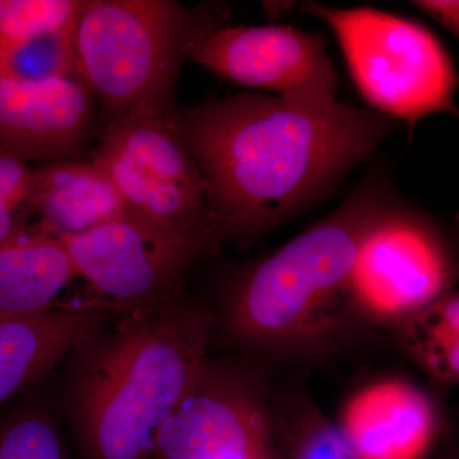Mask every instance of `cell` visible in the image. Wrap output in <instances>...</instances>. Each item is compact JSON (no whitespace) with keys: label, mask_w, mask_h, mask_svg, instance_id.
<instances>
[{"label":"cell","mask_w":459,"mask_h":459,"mask_svg":"<svg viewBox=\"0 0 459 459\" xmlns=\"http://www.w3.org/2000/svg\"><path fill=\"white\" fill-rule=\"evenodd\" d=\"M457 282L459 283V258H458V268H457Z\"/></svg>","instance_id":"obj_24"},{"label":"cell","mask_w":459,"mask_h":459,"mask_svg":"<svg viewBox=\"0 0 459 459\" xmlns=\"http://www.w3.org/2000/svg\"><path fill=\"white\" fill-rule=\"evenodd\" d=\"M60 240L77 277L92 290L91 299L117 318L181 295L190 268L217 247L202 238L162 231L129 213Z\"/></svg>","instance_id":"obj_9"},{"label":"cell","mask_w":459,"mask_h":459,"mask_svg":"<svg viewBox=\"0 0 459 459\" xmlns=\"http://www.w3.org/2000/svg\"><path fill=\"white\" fill-rule=\"evenodd\" d=\"M437 459H459V437L453 433L440 449Z\"/></svg>","instance_id":"obj_23"},{"label":"cell","mask_w":459,"mask_h":459,"mask_svg":"<svg viewBox=\"0 0 459 459\" xmlns=\"http://www.w3.org/2000/svg\"><path fill=\"white\" fill-rule=\"evenodd\" d=\"M178 119L223 241L240 244L303 210L395 128L343 102L314 114L252 92L178 108Z\"/></svg>","instance_id":"obj_1"},{"label":"cell","mask_w":459,"mask_h":459,"mask_svg":"<svg viewBox=\"0 0 459 459\" xmlns=\"http://www.w3.org/2000/svg\"><path fill=\"white\" fill-rule=\"evenodd\" d=\"M91 160L113 181L132 216L171 234L216 247L222 243L207 184L184 140L177 108L108 120Z\"/></svg>","instance_id":"obj_6"},{"label":"cell","mask_w":459,"mask_h":459,"mask_svg":"<svg viewBox=\"0 0 459 459\" xmlns=\"http://www.w3.org/2000/svg\"><path fill=\"white\" fill-rule=\"evenodd\" d=\"M377 181L223 289L214 332L267 367L320 364L361 342L344 307L359 250L394 205Z\"/></svg>","instance_id":"obj_2"},{"label":"cell","mask_w":459,"mask_h":459,"mask_svg":"<svg viewBox=\"0 0 459 459\" xmlns=\"http://www.w3.org/2000/svg\"><path fill=\"white\" fill-rule=\"evenodd\" d=\"M333 421L356 459H437L455 433L437 394L401 373L353 385Z\"/></svg>","instance_id":"obj_11"},{"label":"cell","mask_w":459,"mask_h":459,"mask_svg":"<svg viewBox=\"0 0 459 459\" xmlns=\"http://www.w3.org/2000/svg\"><path fill=\"white\" fill-rule=\"evenodd\" d=\"M214 22L171 0H82L71 30L75 75L105 122L171 110L186 47Z\"/></svg>","instance_id":"obj_4"},{"label":"cell","mask_w":459,"mask_h":459,"mask_svg":"<svg viewBox=\"0 0 459 459\" xmlns=\"http://www.w3.org/2000/svg\"><path fill=\"white\" fill-rule=\"evenodd\" d=\"M35 171V231L71 238L128 214L113 181L92 160L50 162Z\"/></svg>","instance_id":"obj_14"},{"label":"cell","mask_w":459,"mask_h":459,"mask_svg":"<svg viewBox=\"0 0 459 459\" xmlns=\"http://www.w3.org/2000/svg\"><path fill=\"white\" fill-rule=\"evenodd\" d=\"M71 30L0 44V80L44 82L75 75Z\"/></svg>","instance_id":"obj_18"},{"label":"cell","mask_w":459,"mask_h":459,"mask_svg":"<svg viewBox=\"0 0 459 459\" xmlns=\"http://www.w3.org/2000/svg\"><path fill=\"white\" fill-rule=\"evenodd\" d=\"M0 459H72L56 420L26 411L0 424Z\"/></svg>","instance_id":"obj_20"},{"label":"cell","mask_w":459,"mask_h":459,"mask_svg":"<svg viewBox=\"0 0 459 459\" xmlns=\"http://www.w3.org/2000/svg\"><path fill=\"white\" fill-rule=\"evenodd\" d=\"M459 252L418 211L394 204L359 250L344 307L361 340L391 334L457 285Z\"/></svg>","instance_id":"obj_7"},{"label":"cell","mask_w":459,"mask_h":459,"mask_svg":"<svg viewBox=\"0 0 459 459\" xmlns=\"http://www.w3.org/2000/svg\"><path fill=\"white\" fill-rule=\"evenodd\" d=\"M113 316L89 299L31 316L0 318V404L50 373Z\"/></svg>","instance_id":"obj_13"},{"label":"cell","mask_w":459,"mask_h":459,"mask_svg":"<svg viewBox=\"0 0 459 459\" xmlns=\"http://www.w3.org/2000/svg\"><path fill=\"white\" fill-rule=\"evenodd\" d=\"M186 60L230 82L274 93L309 113H328L338 104V74L319 33L214 22L189 42Z\"/></svg>","instance_id":"obj_10"},{"label":"cell","mask_w":459,"mask_h":459,"mask_svg":"<svg viewBox=\"0 0 459 459\" xmlns=\"http://www.w3.org/2000/svg\"><path fill=\"white\" fill-rule=\"evenodd\" d=\"M77 279L60 238L39 231L0 247V318L31 316L56 307Z\"/></svg>","instance_id":"obj_15"},{"label":"cell","mask_w":459,"mask_h":459,"mask_svg":"<svg viewBox=\"0 0 459 459\" xmlns=\"http://www.w3.org/2000/svg\"><path fill=\"white\" fill-rule=\"evenodd\" d=\"M435 391L459 385V290L453 289L391 333Z\"/></svg>","instance_id":"obj_16"},{"label":"cell","mask_w":459,"mask_h":459,"mask_svg":"<svg viewBox=\"0 0 459 459\" xmlns=\"http://www.w3.org/2000/svg\"><path fill=\"white\" fill-rule=\"evenodd\" d=\"M214 325L207 304L181 294L78 347L65 397L78 459H152L160 429L208 358Z\"/></svg>","instance_id":"obj_3"},{"label":"cell","mask_w":459,"mask_h":459,"mask_svg":"<svg viewBox=\"0 0 459 459\" xmlns=\"http://www.w3.org/2000/svg\"><path fill=\"white\" fill-rule=\"evenodd\" d=\"M35 192V168L0 153V247L29 232Z\"/></svg>","instance_id":"obj_21"},{"label":"cell","mask_w":459,"mask_h":459,"mask_svg":"<svg viewBox=\"0 0 459 459\" xmlns=\"http://www.w3.org/2000/svg\"><path fill=\"white\" fill-rule=\"evenodd\" d=\"M303 11L334 32L353 82L377 113L402 120L411 129L428 115L459 117L457 71L425 27L374 8L307 2Z\"/></svg>","instance_id":"obj_5"},{"label":"cell","mask_w":459,"mask_h":459,"mask_svg":"<svg viewBox=\"0 0 459 459\" xmlns=\"http://www.w3.org/2000/svg\"><path fill=\"white\" fill-rule=\"evenodd\" d=\"M273 394L261 362L205 359L152 459H282Z\"/></svg>","instance_id":"obj_8"},{"label":"cell","mask_w":459,"mask_h":459,"mask_svg":"<svg viewBox=\"0 0 459 459\" xmlns=\"http://www.w3.org/2000/svg\"><path fill=\"white\" fill-rule=\"evenodd\" d=\"M282 459H356L304 382L274 392Z\"/></svg>","instance_id":"obj_17"},{"label":"cell","mask_w":459,"mask_h":459,"mask_svg":"<svg viewBox=\"0 0 459 459\" xmlns=\"http://www.w3.org/2000/svg\"><path fill=\"white\" fill-rule=\"evenodd\" d=\"M412 4L448 30L459 41V0H420Z\"/></svg>","instance_id":"obj_22"},{"label":"cell","mask_w":459,"mask_h":459,"mask_svg":"<svg viewBox=\"0 0 459 459\" xmlns=\"http://www.w3.org/2000/svg\"><path fill=\"white\" fill-rule=\"evenodd\" d=\"M81 4L82 0H0V44L71 30Z\"/></svg>","instance_id":"obj_19"},{"label":"cell","mask_w":459,"mask_h":459,"mask_svg":"<svg viewBox=\"0 0 459 459\" xmlns=\"http://www.w3.org/2000/svg\"><path fill=\"white\" fill-rule=\"evenodd\" d=\"M99 102L77 75L0 80V153L21 161L82 160L98 132Z\"/></svg>","instance_id":"obj_12"}]
</instances>
